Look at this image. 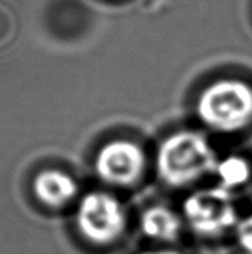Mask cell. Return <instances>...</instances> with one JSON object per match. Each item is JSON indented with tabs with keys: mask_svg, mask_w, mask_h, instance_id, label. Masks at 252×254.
Returning a JSON list of instances; mask_svg holds the SVG:
<instances>
[{
	"mask_svg": "<svg viewBox=\"0 0 252 254\" xmlns=\"http://www.w3.org/2000/svg\"><path fill=\"white\" fill-rule=\"evenodd\" d=\"M218 159L209 141L199 132L181 131L168 137L157 150L156 167L169 186L183 188L214 173Z\"/></svg>",
	"mask_w": 252,
	"mask_h": 254,
	"instance_id": "cell-1",
	"label": "cell"
},
{
	"mask_svg": "<svg viewBox=\"0 0 252 254\" xmlns=\"http://www.w3.org/2000/svg\"><path fill=\"white\" fill-rule=\"evenodd\" d=\"M196 109L211 129L241 131L252 124V86L239 79H220L202 91Z\"/></svg>",
	"mask_w": 252,
	"mask_h": 254,
	"instance_id": "cell-2",
	"label": "cell"
},
{
	"mask_svg": "<svg viewBox=\"0 0 252 254\" xmlns=\"http://www.w3.org/2000/svg\"><path fill=\"white\" fill-rule=\"evenodd\" d=\"M183 211L189 226L202 237H220L239 222L233 195L221 186L192 193Z\"/></svg>",
	"mask_w": 252,
	"mask_h": 254,
	"instance_id": "cell-3",
	"label": "cell"
},
{
	"mask_svg": "<svg viewBox=\"0 0 252 254\" xmlns=\"http://www.w3.org/2000/svg\"><path fill=\"white\" fill-rule=\"evenodd\" d=\"M76 223L80 234L95 244H110L120 237L126 225L122 204L104 192L85 195L76 213Z\"/></svg>",
	"mask_w": 252,
	"mask_h": 254,
	"instance_id": "cell-4",
	"label": "cell"
},
{
	"mask_svg": "<svg viewBox=\"0 0 252 254\" xmlns=\"http://www.w3.org/2000/svg\"><path fill=\"white\" fill-rule=\"evenodd\" d=\"M95 170L98 176L110 185L129 186L143 174L144 153L135 143L114 140L98 152Z\"/></svg>",
	"mask_w": 252,
	"mask_h": 254,
	"instance_id": "cell-5",
	"label": "cell"
},
{
	"mask_svg": "<svg viewBox=\"0 0 252 254\" xmlns=\"http://www.w3.org/2000/svg\"><path fill=\"white\" fill-rule=\"evenodd\" d=\"M36 196L49 207H61L77 195L76 182L65 173L48 170L40 173L34 180Z\"/></svg>",
	"mask_w": 252,
	"mask_h": 254,
	"instance_id": "cell-6",
	"label": "cell"
},
{
	"mask_svg": "<svg viewBox=\"0 0 252 254\" xmlns=\"http://www.w3.org/2000/svg\"><path fill=\"white\" fill-rule=\"evenodd\" d=\"M143 232L153 240L172 241L178 237L181 222L175 213L165 207H151L141 217Z\"/></svg>",
	"mask_w": 252,
	"mask_h": 254,
	"instance_id": "cell-7",
	"label": "cell"
},
{
	"mask_svg": "<svg viewBox=\"0 0 252 254\" xmlns=\"http://www.w3.org/2000/svg\"><path fill=\"white\" fill-rule=\"evenodd\" d=\"M214 173L220 180V186L232 192L233 189L244 188L251 180L252 168L245 158L232 155L218 161Z\"/></svg>",
	"mask_w": 252,
	"mask_h": 254,
	"instance_id": "cell-8",
	"label": "cell"
},
{
	"mask_svg": "<svg viewBox=\"0 0 252 254\" xmlns=\"http://www.w3.org/2000/svg\"><path fill=\"white\" fill-rule=\"evenodd\" d=\"M236 240L244 253L252 254V214L238 222Z\"/></svg>",
	"mask_w": 252,
	"mask_h": 254,
	"instance_id": "cell-9",
	"label": "cell"
},
{
	"mask_svg": "<svg viewBox=\"0 0 252 254\" xmlns=\"http://www.w3.org/2000/svg\"><path fill=\"white\" fill-rule=\"evenodd\" d=\"M141 254H180L177 252H171V250H157V252H146Z\"/></svg>",
	"mask_w": 252,
	"mask_h": 254,
	"instance_id": "cell-10",
	"label": "cell"
}]
</instances>
